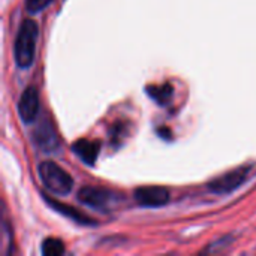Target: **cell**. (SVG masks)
Returning <instances> with one entry per match:
<instances>
[{
    "instance_id": "obj_2",
    "label": "cell",
    "mask_w": 256,
    "mask_h": 256,
    "mask_svg": "<svg viewBox=\"0 0 256 256\" xmlns=\"http://www.w3.org/2000/svg\"><path fill=\"white\" fill-rule=\"evenodd\" d=\"M39 177L44 186L56 195H68L72 190L74 182L70 176L51 160H45L38 166Z\"/></svg>"
},
{
    "instance_id": "obj_3",
    "label": "cell",
    "mask_w": 256,
    "mask_h": 256,
    "mask_svg": "<svg viewBox=\"0 0 256 256\" xmlns=\"http://www.w3.org/2000/svg\"><path fill=\"white\" fill-rule=\"evenodd\" d=\"M122 195L117 192L106 189V188H99V186H84L78 192V200L92 208H98L102 212L111 210L117 206L120 201Z\"/></svg>"
},
{
    "instance_id": "obj_11",
    "label": "cell",
    "mask_w": 256,
    "mask_h": 256,
    "mask_svg": "<svg viewBox=\"0 0 256 256\" xmlns=\"http://www.w3.org/2000/svg\"><path fill=\"white\" fill-rule=\"evenodd\" d=\"M42 254L45 256H60L64 254V244L58 238H46L42 243Z\"/></svg>"
},
{
    "instance_id": "obj_10",
    "label": "cell",
    "mask_w": 256,
    "mask_h": 256,
    "mask_svg": "<svg viewBox=\"0 0 256 256\" xmlns=\"http://www.w3.org/2000/svg\"><path fill=\"white\" fill-rule=\"evenodd\" d=\"M147 93H148L158 104L164 105V104H166V102L171 99V96H172V87H171L170 84L156 86V87L148 86V87H147Z\"/></svg>"
},
{
    "instance_id": "obj_1",
    "label": "cell",
    "mask_w": 256,
    "mask_h": 256,
    "mask_svg": "<svg viewBox=\"0 0 256 256\" xmlns=\"http://www.w3.org/2000/svg\"><path fill=\"white\" fill-rule=\"evenodd\" d=\"M38 34H39V28L33 20L27 18L21 22L14 44V57L18 68L26 69L32 66L34 60Z\"/></svg>"
},
{
    "instance_id": "obj_7",
    "label": "cell",
    "mask_w": 256,
    "mask_h": 256,
    "mask_svg": "<svg viewBox=\"0 0 256 256\" xmlns=\"http://www.w3.org/2000/svg\"><path fill=\"white\" fill-rule=\"evenodd\" d=\"M99 147L100 144L98 141H90V140H78L72 144L74 153L87 165H93L96 162L99 154Z\"/></svg>"
},
{
    "instance_id": "obj_6",
    "label": "cell",
    "mask_w": 256,
    "mask_h": 256,
    "mask_svg": "<svg viewBox=\"0 0 256 256\" xmlns=\"http://www.w3.org/2000/svg\"><path fill=\"white\" fill-rule=\"evenodd\" d=\"M38 112H39V92L36 87L28 86L20 98L18 114H20V118L22 120V123L32 124L36 120Z\"/></svg>"
},
{
    "instance_id": "obj_9",
    "label": "cell",
    "mask_w": 256,
    "mask_h": 256,
    "mask_svg": "<svg viewBox=\"0 0 256 256\" xmlns=\"http://www.w3.org/2000/svg\"><path fill=\"white\" fill-rule=\"evenodd\" d=\"M34 142L38 147H40L45 152H51L58 146V140L56 136V132L50 123H42L33 134Z\"/></svg>"
},
{
    "instance_id": "obj_4",
    "label": "cell",
    "mask_w": 256,
    "mask_h": 256,
    "mask_svg": "<svg viewBox=\"0 0 256 256\" xmlns=\"http://www.w3.org/2000/svg\"><path fill=\"white\" fill-rule=\"evenodd\" d=\"M249 171L250 168L249 166H240V168H236L214 180H212L208 183V189L213 192V194H218V195H225V194H231L234 192L237 188H240L248 176H249Z\"/></svg>"
},
{
    "instance_id": "obj_12",
    "label": "cell",
    "mask_w": 256,
    "mask_h": 256,
    "mask_svg": "<svg viewBox=\"0 0 256 256\" xmlns=\"http://www.w3.org/2000/svg\"><path fill=\"white\" fill-rule=\"evenodd\" d=\"M51 2L52 0H26V8L30 14H36L45 9Z\"/></svg>"
},
{
    "instance_id": "obj_8",
    "label": "cell",
    "mask_w": 256,
    "mask_h": 256,
    "mask_svg": "<svg viewBox=\"0 0 256 256\" xmlns=\"http://www.w3.org/2000/svg\"><path fill=\"white\" fill-rule=\"evenodd\" d=\"M44 198H45V201H46L56 212H58V213L63 214L64 218H68V219H70V220H74V222H76V224H80V225H94V220H93L92 218H88L87 214L78 212L76 208H74V207H70V206H66V204H63V202H58V201H56V200H52V198H48V196H44Z\"/></svg>"
},
{
    "instance_id": "obj_5",
    "label": "cell",
    "mask_w": 256,
    "mask_h": 256,
    "mask_svg": "<svg viewBox=\"0 0 256 256\" xmlns=\"http://www.w3.org/2000/svg\"><path fill=\"white\" fill-rule=\"evenodd\" d=\"M135 201L142 207H162L170 201V192L162 186H142L134 192Z\"/></svg>"
}]
</instances>
